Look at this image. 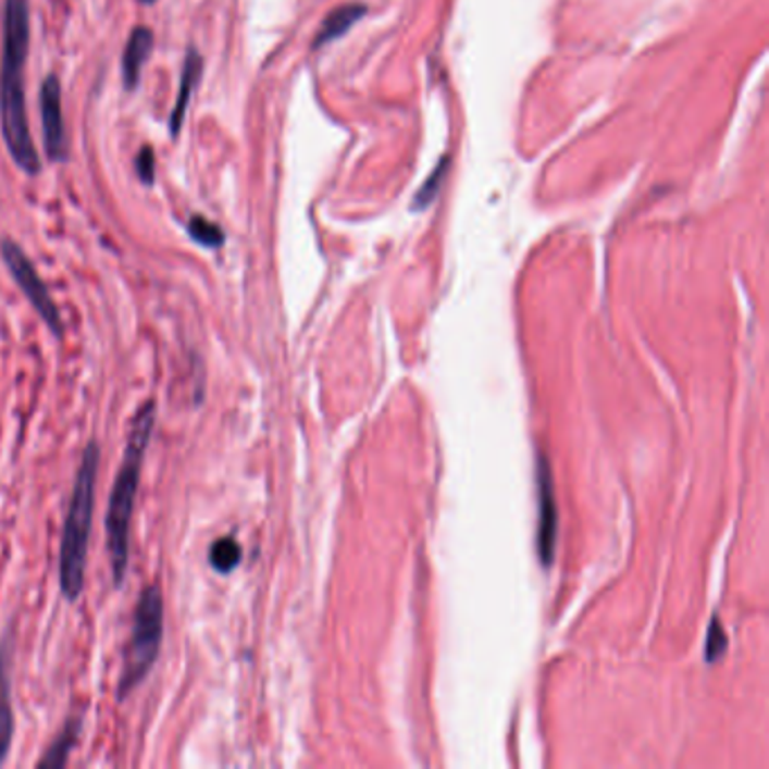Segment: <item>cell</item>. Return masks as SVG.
Returning <instances> with one entry per match:
<instances>
[{
  "label": "cell",
  "mask_w": 769,
  "mask_h": 769,
  "mask_svg": "<svg viewBox=\"0 0 769 769\" xmlns=\"http://www.w3.org/2000/svg\"><path fill=\"white\" fill-rule=\"evenodd\" d=\"M12 630L0 641V765L8 760L14 741V709H12Z\"/></svg>",
  "instance_id": "obj_7"
},
{
  "label": "cell",
  "mask_w": 769,
  "mask_h": 769,
  "mask_svg": "<svg viewBox=\"0 0 769 769\" xmlns=\"http://www.w3.org/2000/svg\"><path fill=\"white\" fill-rule=\"evenodd\" d=\"M724 650H727V634H724L720 621L714 619L711 630H709V638H706V659L716 661L722 657Z\"/></svg>",
  "instance_id": "obj_17"
},
{
  "label": "cell",
  "mask_w": 769,
  "mask_h": 769,
  "mask_svg": "<svg viewBox=\"0 0 769 769\" xmlns=\"http://www.w3.org/2000/svg\"><path fill=\"white\" fill-rule=\"evenodd\" d=\"M445 172H447V161H443V163L434 170V174L429 176V181L424 183L422 190H420L418 197H415V208H424V206H429V203L434 201V197H436L438 190H441V183H443V174H445Z\"/></svg>",
  "instance_id": "obj_16"
},
{
  "label": "cell",
  "mask_w": 769,
  "mask_h": 769,
  "mask_svg": "<svg viewBox=\"0 0 769 769\" xmlns=\"http://www.w3.org/2000/svg\"><path fill=\"white\" fill-rule=\"evenodd\" d=\"M203 75V57L201 52L190 46L186 50V59H183V71H181V84H178V96L174 102V109L170 113V136L176 140L183 132V122H186V113L193 100V94L197 86L201 84Z\"/></svg>",
  "instance_id": "obj_8"
},
{
  "label": "cell",
  "mask_w": 769,
  "mask_h": 769,
  "mask_svg": "<svg viewBox=\"0 0 769 769\" xmlns=\"http://www.w3.org/2000/svg\"><path fill=\"white\" fill-rule=\"evenodd\" d=\"M0 258H3L8 271L12 273L14 283L18 289L25 294L29 305L35 307V312L41 317V321L48 325V330L61 338L64 336V321H61L59 307L52 300L46 283L41 281V275L37 273L33 260L25 256V251L14 239H0Z\"/></svg>",
  "instance_id": "obj_5"
},
{
  "label": "cell",
  "mask_w": 769,
  "mask_h": 769,
  "mask_svg": "<svg viewBox=\"0 0 769 769\" xmlns=\"http://www.w3.org/2000/svg\"><path fill=\"white\" fill-rule=\"evenodd\" d=\"M138 3H142V5H153V3H157V0H138Z\"/></svg>",
  "instance_id": "obj_18"
},
{
  "label": "cell",
  "mask_w": 769,
  "mask_h": 769,
  "mask_svg": "<svg viewBox=\"0 0 769 769\" xmlns=\"http://www.w3.org/2000/svg\"><path fill=\"white\" fill-rule=\"evenodd\" d=\"M539 497H542V519H539V553L542 560L550 562L553 550H556V535H558V510H556V497H553L550 479L546 472V466L542 460L539 466Z\"/></svg>",
  "instance_id": "obj_10"
},
{
  "label": "cell",
  "mask_w": 769,
  "mask_h": 769,
  "mask_svg": "<svg viewBox=\"0 0 769 769\" xmlns=\"http://www.w3.org/2000/svg\"><path fill=\"white\" fill-rule=\"evenodd\" d=\"M153 52V33L147 25H138L132 29V35L122 50V84H125L127 94H134L140 84L142 69L147 59Z\"/></svg>",
  "instance_id": "obj_9"
},
{
  "label": "cell",
  "mask_w": 769,
  "mask_h": 769,
  "mask_svg": "<svg viewBox=\"0 0 769 769\" xmlns=\"http://www.w3.org/2000/svg\"><path fill=\"white\" fill-rule=\"evenodd\" d=\"M82 729V720L73 718L66 722V727L61 729L57 735V741L50 745L46 756L39 760V767H64L69 762V756L77 743V735Z\"/></svg>",
  "instance_id": "obj_12"
},
{
  "label": "cell",
  "mask_w": 769,
  "mask_h": 769,
  "mask_svg": "<svg viewBox=\"0 0 769 769\" xmlns=\"http://www.w3.org/2000/svg\"><path fill=\"white\" fill-rule=\"evenodd\" d=\"M186 231H188L190 239L195 244L203 246V249H222L224 241H226L222 226L210 222L208 218H203V214H193L186 224Z\"/></svg>",
  "instance_id": "obj_13"
},
{
  "label": "cell",
  "mask_w": 769,
  "mask_h": 769,
  "mask_svg": "<svg viewBox=\"0 0 769 769\" xmlns=\"http://www.w3.org/2000/svg\"><path fill=\"white\" fill-rule=\"evenodd\" d=\"M100 472V445L90 441L82 454V463L75 474L73 495L66 512L64 537H61L59 550V587L66 600H79L84 592L86 560H88V539L90 524H94L96 510V485Z\"/></svg>",
  "instance_id": "obj_3"
},
{
  "label": "cell",
  "mask_w": 769,
  "mask_h": 769,
  "mask_svg": "<svg viewBox=\"0 0 769 769\" xmlns=\"http://www.w3.org/2000/svg\"><path fill=\"white\" fill-rule=\"evenodd\" d=\"M153 422H157V402L149 399V402H145L132 420L125 458H122V466L117 470L111 497H109L107 550H109L115 587H120V584L125 582L127 567H129V526H132V514H134L136 495L140 485L142 458L149 447Z\"/></svg>",
  "instance_id": "obj_2"
},
{
  "label": "cell",
  "mask_w": 769,
  "mask_h": 769,
  "mask_svg": "<svg viewBox=\"0 0 769 769\" xmlns=\"http://www.w3.org/2000/svg\"><path fill=\"white\" fill-rule=\"evenodd\" d=\"M39 109H41V134H44L46 157L52 163H66L69 140H66V125H64V104H61V82L57 73H50L41 82Z\"/></svg>",
  "instance_id": "obj_6"
},
{
  "label": "cell",
  "mask_w": 769,
  "mask_h": 769,
  "mask_svg": "<svg viewBox=\"0 0 769 769\" xmlns=\"http://www.w3.org/2000/svg\"><path fill=\"white\" fill-rule=\"evenodd\" d=\"M163 596L159 587H145L136 611H134V625H132V638L125 653V666H122V674L117 682V699H125L136 686L145 682V677L153 668L161 653L163 643Z\"/></svg>",
  "instance_id": "obj_4"
},
{
  "label": "cell",
  "mask_w": 769,
  "mask_h": 769,
  "mask_svg": "<svg viewBox=\"0 0 769 769\" xmlns=\"http://www.w3.org/2000/svg\"><path fill=\"white\" fill-rule=\"evenodd\" d=\"M241 560V548L235 537H222L210 546L208 562L214 571L220 573H231Z\"/></svg>",
  "instance_id": "obj_14"
},
{
  "label": "cell",
  "mask_w": 769,
  "mask_h": 769,
  "mask_svg": "<svg viewBox=\"0 0 769 769\" xmlns=\"http://www.w3.org/2000/svg\"><path fill=\"white\" fill-rule=\"evenodd\" d=\"M134 165L142 186H153V181H157V153H153L151 145L140 147Z\"/></svg>",
  "instance_id": "obj_15"
},
{
  "label": "cell",
  "mask_w": 769,
  "mask_h": 769,
  "mask_svg": "<svg viewBox=\"0 0 769 769\" xmlns=\"http://www.w3.org/2000/svg\"><path fill=\"white\" fill-rule=\"evenodd\" d=\"M29 52L27 0H5L3 64H0V132L16 168L29 176L41 172V159L29 132L25 104V61Z\"/></svg>",
  "instance_id": "obj_1"
},
{
  "label": "cell",
  "mask_w": 769,
  "mask_h": 769,
  "mask_svg": "<svg viewBox=\"0 0 769 769\" xmlns=\"http://www.w3.org/2000/svg\"><path fill=\"white\" fill-rule=\"evenodd\" d=\"M365 14V8L361 5H344V8H336L334 12H330L323 21V27H321V33L317 35V41L314 46H325L334 39H338L342 35H346L348 29Z\"/></svg>",
  "instance_id": "obj_11"
}]
</instances>
